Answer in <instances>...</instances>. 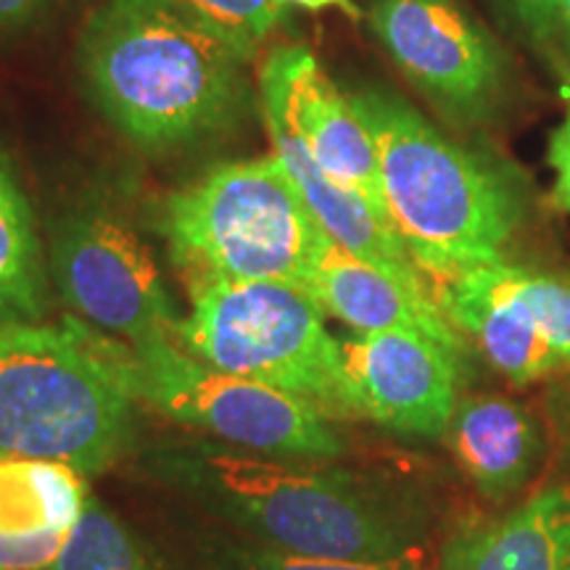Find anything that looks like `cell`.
Returning <instances> with one entry per match:
<instances>
[{"mask_svg": "<svg viewBox=\"0 0 570 570\" xmlns=\"http://www.w3.org/2000/svg\"><path fill=\"white\" fill-rule=\"evenodd\" d=\"M320 462L327 460L267 458L194 433L156 439L138 452L154 487L217 529L309 558L407 566L428 537L420 499Z\"/></svg>", "mask_w": 570, "mask_h": 570, "instance_id": "obj_1", "label": "cell"}, {"mask_svg": "<svg viewBox=\"0 0 570 570\" xmlns=\"http://www.w3.org/2000/svg\"><path fill=\"white\" fill-rule=\"evenodd\" d=\"M77 59L104 117L140 148L167 151L223 130L252 56L180 0H106Z\"/></svg>", "mask_w": 570, "mask_h": 570, "instance_id": "obj_2", "label": "cell"}, {"mask_svg": "<svg viewBox=\"0 0 570 570\" xmlns=\"http://www.w3.org/2000/svg\"><path fill=\"white\" fill-rule=\"evenodd\" d=\"M348 101L373 135L383 206L415 265L449 281L502 262L525 209L508 173L449 140L394 92L370 88Z\"/></svg>", "mask_w": 570, "mask_h": 570, "instance_id": "obj_3", "label": "cell"}, {"mask_svg": "<svg viewBox=\"0 0 570 570\" xmlns=\"http://www.w3.org/2000/svg\"><path fill=\"white\" fill-rule=\"evenodd\" d=\"M135 439L127 344L80 317L0 323V454L90 479L119 465Z\"/></svg>", "mask_w": 570, "mask_h": 570, "instance_id": "obj_4", "label": "cell"}, {"mask_svg": "<svg viewBox=\"0 0 570 570\" xmlns=\"http://www.w3.org/2000/svg\"><path fill=\"white\" fill-rule=\"evenodd\" d=\"M164 235L185 283L306 285L327 235L275 154L225 161L167 198Z\"/></svg>", "mask_w": 570, "mask_h": 570, "instance_id": "obj_5", "label": "cell"}, {"mask_svg": "<svg viewBox=\"0 0 570 570\" xmlns=\"http://www.w3.org/2000/svg\"><path fill=\"white\" fill-rule=\"evenodd\" d=\"M188 315L175 341L225 373L304 399L327 417H352L341 341L325 309L294 281H214L188 285Z\"/></svg>", "mask_w": 570, "mask_h": 570, "instance_id": "obj_6", "label": "cell"}, {"mask_svg": "<svg viewBox=\"0 0 570 570\" xmlns=\"http://www.w3.org/2000/svg\"><path fill=\"white\" fill-rule=\"evenodd\" d=\"M135 402L194 436L288 460H336L344 441L331 417L304 399L225 373L190 356L175 338L127 346Z\"/></svg>", "mask_w": 570, "mask_h": 570, "instance_id": "obj_7", "label": "cell"}, {"mask_svg": "<svg viewBox=\"0 0 570 570\" xmlns=\"http://www.w3.org/2000/svg\"><path fill=\"white\" fill-rule=\"evenodd\" d=\"M48 275L77 317L127 346L175 338L180 312L148 246L114 214L69 212L48 227Z\"/></svg>", "mask_w": 570, "mask_h": 570, "instance_id": "obj_8", "label": "cell"}, {"mask_svg": "<svg viewBox=\"0 0 570 570\" xmlns=\"http://www.w3.org/2000/svg\"><path fill=\"white\" fill-rule=\"evenodd\" d=\"M370 27L396 67L452 117L479 122L502 101V48L458 0H377Z\"/></svg>", "mask_w": 570, "mask_h": 570, "instance_id": "obj_9", "label": "cell"}, {"mask_svg": "<svg viewBox=\"0 0 570 570\" xmlns=\"http://www.w3.org/2000/svg\"><path fill=\"white\" fill-rule=\"evenodd\" d=\"M348 407L399 433L441 436L458 407L460 352L420 331L341 341Z\"/></svg>", "mask_w": 570, "mask_h": 570, "instance_id": "obj_10", "label": "cell"}, {"mask_svg": "<svg viewBox=\"0 0 570 570\" xmlns=\"http://www.w3.org/2000/svg\"><path fill=\"white\" fill-rule=\"evenodd\" d=\"M259 90L262 101L277 106L288 117L312 159L344 188L365 196L389 219L373 135L315 56L302 46L277 48L262 63Z\"/></svg>", "mask_w": 570, "mask_h": 570, "instance_id": "obj_11", "label": "cell"}, {"mask_svg": "<svg viewBox=\"0 0 570 570\" xmlns=\"http://www.w3.org/2000/svg\"><path fill=\"white\" fill-rule=\"evenodd\" d=\"M90 489L80 470L0 454V570H46L59 558Z\"/></svg>", "mask_w": 570, "mask_h": 570, "instance_id": "obj_12", "label": "cell"}, {"mask_svg": "<svg viewBox=\"0 0 570 570\" xmlns=\"http://www.w3.org/2000/svg\"><path fill=\"white\" fill-rule=\"evenodd\" d=\"M262 109H265V125L269 140H273V154L296 180L306 206L315 214L327 238L346 248L348 254H354L356 259L394 275L396 281L407 283L412 288L425 291L420 267L404 248L394 225L365 196L344 188L312 159L294 132V127H291L288 117L277 106L262 101Z\"/></svg>", "mask_w": 570, "mask_h": 570, "instance_id": "obj_13", "label": "cell"}, {"mask_svg": "<svg viewBox=\"0 0 570 570\" xmlns=\"http://www.w3.org/2000/svg\"><path fill=\"white\" fill-rule=\"evenodd\" d=\"M306 288L325 315L341 320L356 333L420 331L462 352L458 331L428 291L412 288L394 275L356 259L331 238L320 248Z\"/></svg>", "mask_w": 570, "mask_h": 570, "instance_id": "obj_14", "label": "cell"}, {"mask_svg": "<svg viewBox=\"0 0 570 570\" xmlns=\"http://www.w3.org/2000/svg\"><path fill=\"white\" fill-rule=\"evenodd\" d=\"M446 439L468 479L489 499H508L520 491L544 449L533 412L494 394L458 402Z\"/></svg>", "mask_w": 570, "mask_h": 570, "instance_id": "obj_15", "label": "cell"}, {"mask_svg": "<svg viewBox=\"0 0 570 570\" xmlns=\"http://www.w3.org/2000/svg\"><path fill=\"white\" fill-rule=\"evenodd\" d=\"M439 570H570V489L541 491L508 518L458 533Z\"/></svg>", "mask_w": 570, "mask_h": 570, "instance_id": "obj_16", "label": "cell"}, {"mask_svg": "<svg viewBox=\"0 0 570 570\" xmlns=\"http://www.w3.org/2000/svg\"><path fill=\"white\" fill-rule=\"evenodd\" d=\"M48 309V256L13 164L0 151V323H46Z\"/></svg>", "mask_w": 570, "mask_h": 570, "instance_id": "obj_17", "label": "cell"}, {"mask_svg": "<svg viewBox=\"0 0 570 570\" xmlns=\"http://www.w3.org/2000/svg\"><path fill=\"white\" fill-rule=\"evenodd\" d=\"M46 570H164L159 552L90 491L82 518Z\"/></svg>", "mask_w": 570, "mask_h": 570, "instance_id": "obj_18", "label": "cell"}, {"mask_svg": "<svg viewBox=\"0 0 570 570\" xmlns=\"http://www.w3.org/2000/svg\"><path fill=\"white\" fill-rule=\"evenodd\" d=\"M190 558H194L196 570H415L410 566L327 560L273 550V547L217 529V525L194 533V539H190Z\"/></svg>", "mask_w": 570, "mask_h": 570, "instance_id": "obj_19", "label": "cell"}, {"mask_svg": "<svg viewBox=\"0 0 570 570\" xmlns=\"http://www.w3.org/2000/svg\"><path fill=\"white\" fill-rule=\"evenodd\" d=\"M515 288L525 306L531 309L547 344L566 365L570 362V275L531 273V269L512 267Z\"/></svg>", "mask_w": 570, "mask_h": 570, "instance_id": "obj_20", "label": "cell"}, {"mask_svg": "<svg viewBox=\"0 0 570 570\" xmlns=\"http://www.w3.org/2000/svg\"><path fill=\"white\" fill-rule=\"evenodd\" d=\"M190 11L225 32L248 56L281 24L283 0H180Z\"/></svg>", "mask_w": 570, "mask_h": 570, "instance_id": "obj_21", "label": "cell"}, {"mask_svg": "<svg viewBox=\"0 0 570 570\" xmlns=\"http://www.w3.org/2000/svg\"><path fill=\"white\" fill-rule=\"evenodd\" d=\"M502 3L533 38L550 40L558 30V19L566 0H502Z\"/></svg>", "mask_w": 570, "mask_h": 570, "instance_id": "obj_22", "label": "cell"}, {"mask_svg": "<svg viewBox=\"0 0 570 570\" xmlns=\"http://www.w3.org/2000/svg\"><path fill=\"white\" fill-rule=\"evenodd\" d=\"M550 164L554 169L552 202L562 212H570V96L566 106V117L550 138Z\"/></svg>", "mask_w": 570, "mask_h": 570, "instance_id": "obj_23", "label": "cell"}, {"mask_svg": "<svg viewBox=\"0 0 570 570\" xmlns=\"http://www.w3.org/2000/svg\"><path fill=\"white\" fill-rule=\"evenodd\" d=\"M51 3L53 0H0V40L27 30Z\"/></svg>", "mask_w": 570, "mask_h": 570, "instance_id": "obj_24", "label": "cell"}, {"mask_svg": "<svg viewBox=\"0 0 570 570\" xmlns=\"http://www.w3.org/2000/svg\"><path fill=\"white\" fill-rule=\"evenodd\" d=\"M283 3H296L302 6V9H312V11H320V9H341L348 17H356V6L352 0H283Z\"/></svg>", "mask_w": 570, "mask_h": 570, "instance_id": "obj_25", "label": "cell"}, {"mask_svg": "<svg viewBox=\"0 0 570 570\" xmlns=\"http://www.w3.org/2000/svg\"><path fill=\"white\" fill-rule=\"evenodd\" d=\"M554 35H560V38L566 40V46L570 51V0H566V6H562L560 19H558V30H554Z\"/></svg>", "mask_w": 570, "mask_h": 570, "instance_id": "obj_26", "label": "cell"}]
</instances>
